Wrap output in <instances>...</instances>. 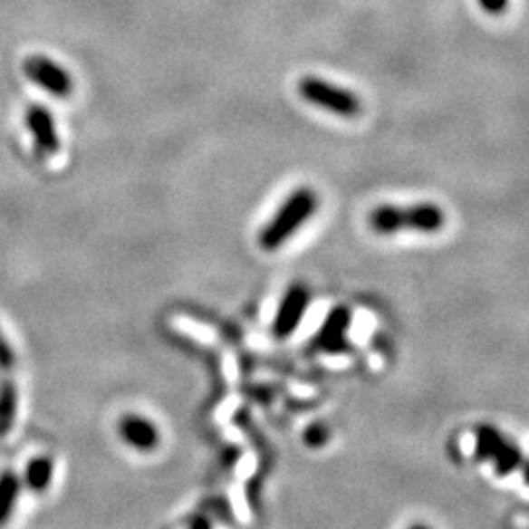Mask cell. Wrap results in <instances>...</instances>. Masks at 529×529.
<instances>
[{
  "instance_id": "11",
  "label": "cell",
  "mask_w": 529,
  "mask_h": 529,
  "mask_svg": "<svg viewBox=\"0 0 529 529\" xmlns=\"http://www.w3.org/2000/svg\"><path fill=\"white\" fill-rule=\"evenodd\" d=\"M20 476L14 471L0 473V525H3L16 506L20 495Z\"/></svg>"
},
{
  "instance_id": "16",
  "label": "cell",
  "mask_w": 529,
  "mask_h": 529,
  "mask_svg": "<svg viewBox=\"0 0 529 529\" xmlns=\"http://www.w3.org/2000/svg\"><path fill=\"white\" fill-rule=\"evenodd\" d=\"M476 3L490 16L504 14V12H506L510 6V0H476Z\"/></svg>"
},
{
  "instance_id": "12",
  "label": "cell",
  "mask_w": 529,
  "mask_h": 529,
  "mask_svg": "<svg viewBox=\"0 0 529 529\" xmlns=\"http://www.w3.org/2000/svg\"><path fill=\"white\" fill-rule=\"evenodd\" d=\"M500 431L492 426H480L476 429V459L478 461H492L504 445Z\"/></svg>"
},
{
  "instance_id": "2",
  "label": "cell",
  "mask_w": 529,
  "mask_h": 529,
  "mask_svg": "<svg viewBox=\"0 0 529 529\" xmlns=\"http://www.w3.org/2000/svg\"><path fill=\"white\" fill-rule=\"evenodd\" d=\"M369 226L377 234H396L400 230L434 234L445 226V212L431 202H419L412 207L382 204L369 214Z\"/></svg>"
},
{
  "instance_id": "5",
  "label": "cell",
  "mask_w": 529,
  "mask_h": 529,
  "mask_svg": "<svg viewBox=\"0 0 529 529\" xmlns=\"http://www.w3.org/2000/svg\"><path fill=\"white\" fill-rule=\"evenodd\" d=\"M308 304H310V291L306 288V284L294 283L288 286L273 320L274 338L286 340L288 335H293L298 330L300 322H303Z\"/></svg>"
},
{
  "instance_id": "14",
  "label": "cell",
  "mask_w": 529,
  "mask_h": 529,
  "mask_svg": "<svg viewBox=\"0 0 529 529\" xmlns=\"http://www.w3.org/2000/svg\"><path fill=\"white\" fill-rule=\"evenodd\" d=\"M16 365V351L10 341L5 338V333L0 332V369L10 370Z\"/></svg>"
},
{
  "instance_id": "6",
  "label": "cell",
  "mask_w": 529,
  "mask_h": 529,
  "mask_svg": "<svg viewBox=\"0 0 529 529\" xmlns=\"http://www.w3.org/2000/svg\"><path fill=\"white\" fill-rule=\"evenodd\" d=\"M24 122H26V128L34 136L35 155L40 159H50L59 153L62 141H59V134L55 130L53 114L45 106L32 104L26 111V116H24Z\"/></svg>"
},
{
  "instance_id": "13",
  "label": "cell",
  "mask_w": 529,
  "mask_h": 529,
  "mask_svg": "<svg viewBox=\"0 0 529 529\" xmlns=\"http://www.w3.org/2000/svg\"><path fill=\"white\" fill-rule=\"evenodd\" d=\"M492 463H495V471H496L498 476H506V475H510L512 471H515V468L520 466L522 453H520L518 447H515L514 443H510L506 439V441H504L502 447H500V451L496 453L495 459H492Z\"/></svg>"
},
{
  "instance_id": "4",
  "label": "cell",
  "mask_w": 529,
  "mask_h": 529,
  "mask_svg": "<svg viewBox=\"0 0 529 529\" xmlns=\"http://www.w3.org/2000/svg\"><path fill=\"white\" fill-rule=\"evenodd\" d=\"M22 71L34 85H38L52 96H57V99H67L73 92V79H71L69 71L55 63L52 57L34 53L24 59Z\"/></svg>"
},
{
  "instance_id": "3",
  "label": "cell",
  "mask_w": 529,
  "mask_h": 529,
  "mask_svg": "<svg viewBox=\"0 0 529 529\" xmlns=\"http://www.w3.org/2000/svg\"><path fill=\"white\" fill-rule=\"evenodd\" d=\"M298 94L306 102L341 118H355L363 108V102L353 91L312 75L298 81Z\"/></svg>"
},
{
  "instance_id": "7",
  "label": "cell",
  "mask_w": 529,
  "mask_h": 529,
  "mask_svg": "<svg viewBox=\"0 0 529 529\" xmlns=\"http://www.w3.org/2000/svg\"><path fill=\"white\" fill-rule=\"evenodd\" d=\"M351 326V310L347 306H335L330 310L316 335V347L328 353H341L347 347V332Z\"/></svg>"
},
{
  "instance_id": "8",
  "label": "cell",
  "mask_w": 529,
  "mask_h": 529,
  "mask_svg": "<svg viewBox=\"0 0 529 529\" xmlns=\"http://www.w3.org/2000/svg\"><path fill=\"white\" fill-rule=\"evenodd\" d=\"M118 436L122 438L130 447H134L138 451H151L158 447L159 443V429L155 424H151L149 419L128 414L118 424Z\"/></svg>"
},
{
  "instance_id": "9",
  "label": "cell",
  "mask_w": 529,
  "mask_h": 529,
  "mask_svg": "<svg viewBox=\"0 0 529 529\" xmlns=\"http://www.w3.org/2000/svg\"><path fill=\"white\" fill-rule=\"evenodd\" d=\"M18 412V389L14 380L0 382V438L10 434L14 428V419Z\"/></svg>"
},
{
  "instance_id": "10",
  "label": "cell",
  "mask_w": 529,
  "mask_h": 529,
  "mask_svg": "<svg viewBox=\"0 0 529 529\" xmlns=\"http://www.w3.org/2000/svg\"><path fill=\"white\" fill-rule=\"evenodd\" d=\"M53 476V461L52 457H35L26 466L24 473V485H26L32 492H43L47 490Z\"/></svg>"
},
{
  "instance_id": "1",
  "label": "cell",
  "mask_w": 529,
  "mask_h": 529,
  "mask_svg": "<svg viewBox=\"0 0 529 529\" xmlns=\"http://www.w3.org/2000/svg\"><path fill=\"white\" fill-rule=\"evenodd\" d=\"M318 210V195L312 188H296L283 207L259 232V245L264 251H276L286 244Z\"/></svg>"
},
{
  "instance_id": "15",
  "label": "cell",
  "mask_w": 529,
  "mask_h": 529,
  "mask_svg": "<svg viewBox=\"0 0 529 529\" xmlns=\"http://www.w3.org/2000/svg\"><path fill=\"white\" fill-rule=\"evenodd\" d=\"M326 439H328V431L322 424L310 426L304 431V441L310 445V447H320V445L326 443Z\"/></svg>"
}]
</instances>
